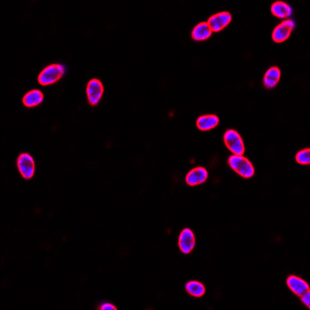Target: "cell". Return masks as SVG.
<instances>
[{
  "instance_id": "obj_1",
  "label": "cell",
  "mask_w": 310,
  "mask_h": 310,
  "mask_svg": "<svg viewBox=\"0 0 310 310\" xmlns=\"http://www.w3.org/2000/svg\"><path fill=\"white\" fill-rule=\"evenodd\" d=\"M228 164L232 169L245 179H251L255 172L254 165L243 155H231L229 158Z\"/></svg>"
},
{
  "instance_id": "obj_2",
  "label": "cell",
  "mask_w": 310,
  "mask_h": 310,
  "mask_svg": "<svg viewBox=\"0 0 310 310\" xmlns=\"http://www.w3.org/2000/svg\"><path fill=\"white\" fill-rule=\"evenodd\" d=\"M66 69L62 64H51L42 69L39 73L38 80L40 85H48L59 80L65 73Z\"/></svg>"
},
{
  "instance_id": "obj_3",
  "label": "cell",
  "mask_w": 310,
  "mask_h": 310,
  "mask_svg": "<svg viewBox=\"0 0 310 310\" xmlns=\"http://www.w3.org/2000/svg\"><path fill=\"white\" fill-rule=\"evenodd\" d=\"M224 141L227 149L233 154L243 155L245 153V144L238 132L234 130H227L224 135Z\"/></svg>"
},
{
  "instance_id": "obj_4",
  "label": "cell",
  "mask_w": 310,
  "mask_h": 310,
  "mask_svg": "<svg viewBox=\"0 0 310 310\" xmlns=\"http://www.w3.org/2000/svg\"><path fill=\"white\" fill-rule=\"evenodd\" d=\"M18 171L24 179H30L34 176L35 163L32 156L28 153H22L16 160Z\"/></svg>"
},
{
  "instance_id": "obj_5",
  "label": "cell",
  "mask_w": 310,
  "mask_h": 310,
  "mask_svg": "<svg viewBox=\"0 0 310 310\" xmlns=\"http://www.w3.org/2000/svg\"><path fill=\"white\" fill-rule=\"evenodd\" d=\"M296 27V23L293 19H285L278 24L272 33V39L276 43L285 41L291 35Z\"/></svg>"
},
{
  "instance_id": "obj_6",
  "label": "cell",
  "mask_w": 310,
  "mask_h": 310,
  "mask_svg": "<svg viewBox=\"0 0 310 310\" xmlns=\"http://www.w3.org/2000/svg\"><path fill=\"white\" fill-rule=\"evenodd\" d=\"M103 85L98 79H93L88 81L86 86V94L88 102L92 106L97 104L103 93Z\"/></svg>"
},
{
  "instance_id": "obj_7",
  "label": "cell",
  "mask_w": 310,
  "mask_h": 310,
  "mask_svg": "<svg viewBox=\"0 0 310 310\" xmlns=\"http://www.w3.org/2000/svg\"><path fill=\"white\" fill-rule=\"evenodd\" d=\"M232 16L228 12H220L209 18L207 24L213 32H219L230 24Z\"/></svg>"
},
{
  "instance_id": "obj_8",
  "label": "cell",
  "mask_w": 310,
  "mask_h": 310,
  "mask_svg": "<svg viewBox=\"0 0 310 310\" xmlns=\"http://www.w3.org/2000/svg\"><path fill=\"white\" fill-rule=\"evenodd\" d=\"M195 245V237L193 232L190 229H184L179 235V249L183 254H189L193 251Z\"/></svg>"
},
{
  "instance_id": "obj_9",
  "label": "cell",
  "mask_w": 310,
  "mask_h": 310,
  "mask_svg": "<svg viewBox=\"0 0 310 310\" xmlns=\"http://www.w3.org/2000/svg\"><path fill=\"white\" fill-rule=\"evenodd\" d=\"M208 171L203 167H197L191 170L186 177V183L189 186L203 184L208 179Z\"/></svg>"
},
{
  "instance_id": "obj_10",
  "label": "cell",
  "mask_w": 310,
  "mask_h": 310,
  "mask_svg": "<svg viewBox=\"0 0 310 310\" xmlns=\"http://www.w3.org/2000/svg\"><path fill=\"white\" fill-rule=\"evenodd\" d=\"M287 285L289 289L294 293L296 296L300 297L305 294L306 292L309 291V286L308 283L305 280L302 279L299 277L291 275L287 278Z\"/></svg>"
},
{
  "instance_id": "obj_11",
  "label": "cell",
  "mask_w": 310,
  "mask_h": 310,
  "mask_svg": "<svg viewBox=\"0 0 310 310\" xmlns=\"http://www.w3.org/2000/svg\"><path fill=\"white\" fill-rule=\"evenodd\" d=\"M219 122L217 116L204 115L197 119L196 126L202 131H208L216 127Z\"/></svg>"
},
{
  "instance_id": "obj_12",
  "label": "cell",
  "mask_w": 310,
  "mask_h": 310,
  "mask_svg": "<svg viewBox=\"0 0 310 310\" xmlns=\"http://www.w3.org/2000/svg\"><path fill=\"white\" fill-rule=\"evenodd\" d=\"M213 31L207 22H203L195 26L192 30V37L196 41H203L211 37Z\"/></svg>"
},
{
  "instance_id": "obj_13",
  "label": "cell",
  "mask_w": 310,
  "mask_h": 310,
  "mask_svg": "<svg viewBox=\"0 0 310 310\" xmlns=\"http://www.w3.org/2000/svg\"><path fill=\"white\" fill-rule=\"evenodd\" d=\"M271 11L274 16L280 19H286L293 14L292 7L289 4L281 1L274 3L271 7Z\"/></svg>"
},
{
  "instance_id": "obj_14",
  "label": "cell",
  "mask_w": 310,
  "mask_h": 310,
  "mask_svg": "<svg viewBox=\"0 0 310 310\" xmlns=\"http://www.w3.org/2000/svg\"><path fill=\"white\" fill-rule=\"evenodd\" d=\"M281 79V71L278 68L272 67L264 74V85L267 88H273L278 85Z\"/></svg>"
},
{
  "instance_id": "obj_15",
  "label": "cell",
  "mask_w": 310,
  "mask_h": 310,
  "mask_svg": "<svg viewBox=\"0 0 310 310\" xmlns=\"http://www.w3.org/2000/svg\"><path fill=\"white\" fill-rule=\"evenodd\" d=\"M43 95L39 90H32L28 92L23 97V103L28 107L37 106L43 101Z\"/></svg>"
},
{
  "instance_id": "obj_16",
  "label": "cell",
  "mask_w": 310,
  "mask_h": 310,
  "mask_svg": "<svg viewBox=\"0 0 310 310\" xmlns=\"http://www.w3.org/2000/svg\"><path fill=\"white\" fill-rule=\"evenodd\" d=\"M186 290L190 296L201 298L206 293V288L203 283L197 281H189L186 285Z\"/></svg>"
},
{
  "instance_id": "obj_17",
  "label": "cell",
  "mask_w": 310,
  "mask_h": 310,
  "mask_svg": "<svg viewBox=\"0 0 310 310\" xmlns=\"http://www.w3.org/2000/svg\"><path fill=\"white\" fill-rule=\"evenodd\" d=\"M296 160L300 165H309L310 163V150L308 148L304 149L298 152L296 155Z\"/></svg>"
},
{
  "instance_id": "obj_18",
  "label": "cell",
  "mask_w": 310,
  "mask_h": 310,
  "mask_svg": "<svg viewBox=\"0 0 310 310\" xmlns=\"http://www.w3.org/2000/svg\"><path fill=\"white\" fill-rule=\"evenodd\" d=\"M301 301H302V304L305 305L307 308H310V292L308 291L300 296Z\"/></svg>"
},
{
  "instance_id": "obj_19",
  "label": "cell",
  "mask_w": 310,
  "mask_h": 310,
  "mask_svg": "<svg viewBox=\"0 0 310 310\" xmlns=\"http://www.w3.org/2000/svg\"><path fill=\"white\" fill-rule=\"evenodd\" d=\"M100 309L102 310H115L117 309V307L114 306L113 304L109 303V302H106V303L102 304L101 305Z\"/></svg>"
}]
</instances>
